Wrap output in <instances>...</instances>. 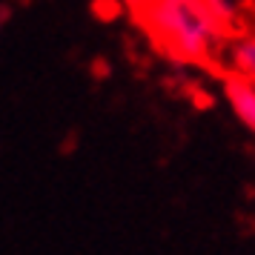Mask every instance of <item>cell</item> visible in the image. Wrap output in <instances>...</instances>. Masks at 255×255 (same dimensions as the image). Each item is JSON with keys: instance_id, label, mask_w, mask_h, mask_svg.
<instances>
[{"instance_id": "cell-1", "label": "cell", "mask_w": 255, "mask_h": 255, "mask_svg": "<svg viewBox=\"0 0 255 255\" xmlns=\"http://www.w3.org/2000/svg\"><path fill=\"white\" fill-rule=\"evenodd\" d=\"M129 9L169 60L204 66L218 78L227 72L218 69L215 49L241 35V23L224 0H135Z\"/></svg>"}, {"instance_id": "cell-2", "label": "cell", "mask_w": 255, "mask_h": 255, "mask_svg": "<svg viewBox=\"0 0 255 255\" xmlns=\"http://www.w3.org/2000/svg\"><path fill=\"white\" fill-rule=\"evenodd\" d=\"M221 81H224V92L230 98L235 115L241 118V124H247L255 132V78L235 69V72H224Z\"/></svg>"}, {"instance_id": "cell-3", "label": "cell", "mask_w": 255, "mask_h": 255, "mask_svg": "<svg viewBox=\"0 0 255 255\" xmlns=\"http://www.w3.org/2000/svg\"><path fill=\"white\" fill-rule=\"evenodd\" d=\"M232 66L244 75L255 78V37H247L232 49Z\"/></svg>"}, {"instance_id": "cell-4", "label": "cell", "mask_w": 255, "mask_h": 255, "mask_svg": "<svg viewBox=\"0 0 255 255\" xmlns=\"http://www.w3.org/2000/svg\"><path fill=\"white\" fill-rule=\"evenodd\" d=\"M92 12H95V17H98V20H106V23H109V20L121 17V12H124V9H121V3H118V0H95V3H92Z\"/></svg>"}, {"instance_id": "cell-5", "label": "cell", "mask_w": 255, "mask_h": 255, "mask_svg": "<svg viewBox=\"0 0 255 255\" xmlns=\"http://www.w3.org/2000/svg\"><path fill=\"white\" fill-rule=\"evenodd\" d=\"M186 92H189V98H192V104H195L198 109H209V106L215 104V101H212V95L201 92V89H198V86H192V83L186 86Z\"/></svg>"}, {"instance_id": "cell-6", "label": "cell", "mask_w": 255, "mask_h": 255, "mask_svg": "<svg viewBox=\"0 0 255 255\" xmlns=\"http://www.w3.org/2000/svg\"><path fill=\"white\" fill-rule=\"evenodd\" d=\"M92 75H95V78H106V75H109V69H106L104 60H95V63H92Z\"/></svg>"}, {"instance_id": "cell-7", "label": "cell", "mask_w": 255, "mask_h": 255, "mask_svg": "<svg viewBox=\"0 0 255 255\" xmlns=\"http://www.w3.org/2000/svg\"><path fill=\"white\" fill-rule=\"evenodd\" d=\"M9 14H12V12H9V6H6V3H0V32H3V26L9 23Z\"/></svg>"}, {"instance_id": "cell-8", "label": "cell", "mask_w": 255, "mask_h": 255, "mask_svg": "<svg viewBox=\"0 0 255 255\" xmlns=\"http://www.w3.org/2000/svg\"><path fill=\"white\" fill-rule=\"evenodd\" d=\"M129 3H135V0H129Z\"/></svg>"}]
</instances>
